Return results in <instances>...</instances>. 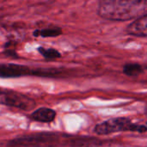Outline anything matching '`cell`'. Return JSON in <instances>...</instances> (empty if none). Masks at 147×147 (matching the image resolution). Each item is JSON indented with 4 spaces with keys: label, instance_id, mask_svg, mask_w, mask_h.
Instances as JSON below:
<instances>
[{
    "label": "cell",
    "instance_id": "cell-1",
    "mask_svg": "<svg viewBox=\"0 0 147 147\" xmlns=\"http://www.w3.org/2000/svg\"><path fill=\"white\" fill-rule=\"evenodd\" d=\"M97 12L111 21L138 19L147 13V0H101Z\"/></svg>",
    "mask_w": 147,
    "mask_h": 147
},
{
    "label": "cell",
    "instance_id": "cell-2",
    "mask_svg": "<svg viewBox=\"0 0 147 147\" xmlns=\"http://www.w3.org/2000/svg\"><path fill=\"white\" fill-rule=\"evenodd\" d=\"M147 127L133 123L127 118H114L99 123L95 127V132L100 135H107L118 132H138L145 133Z\"/></svg>",
    "mask_w": 147,
    "mask_h": 147
},
{
    "label": "cell",
    "instance_id": "cell-3",
    "mask_svg": "<svg viewBox=\"0 0 147 147\" xmlns=\"http://www.w3.org/2000/svg\"><path fill=\"white\" fill-rule=\"evenodd\" d=\"M0 103L22 110H28L34 105V102L32 99L16 92L0 93Z\"/></svg>",
    "mask_w": 147,
    "mask_h": 147
},
{
    "label": "cell",
    "instance_id": "cell-4",
    "mask_svg": "<svg viewBox=\"0 0 147 147\" xmlns=\"http://www.w3.org/2000/svg\"><path fill=\"white\" fill-rule=\"evenodd\" d=\"M28 67L15 64H0V78H19L30 74Z\"/></svg>",
    "mask_w": 147,
    "mask_h": 147
},
{
    "label": "cell",
    "instance_id": "cell-5",
    "mask_svg": "<svg viewBox=\"0 0 147 147\" xmlns=\"http://www.w3.org/2000/svg\"><path fill=\"white\" fill-rule=\"evenodd\" d=\"M127 31L131 35L147 38V13L129 24Z\"/></svg>",
    "mask_w": 147,
    "mask_h": 147
},
{
    "label": "cell",
    "instance_id": "cell-6",
    "mask_svg": "<svg viewBox=\"0 0 147 147\" xmlns=\"http://www.w3.org/2000/svg\"><path fill=\"white\" fill-rule=\"evenodd\" d=\"M56 117V112L49 108L42 107L34 110L31 115L30 118L37 122L41 123H50L54 121Z\"/></svg>",
    "mask_w": 147,
    "mask_h": 147
},
{
    "label": "cell",
    "instance_id": "cell-7",
    "mask_svg": "<svg viewBox=\"0 0 147 147\" xmlns=\"http://www.w3.org/2000/svg\"><path fill=\"white\" fill-rule=\"evenodd\" d=\"M73 147H121L119 145H115L114 143H101L99 141L95 140H78L73 142Z\"/></svg>",
    "mask_w": 147,
    "mask_h": 147
},
{
    "label": "cell",
    "instance_id": "cell-8",
    "mask_svg": "<svg viewBox=\"0 0 147 147\" xmlns=\"http://www.w3.org/2000/svg\"><path fill=\"white\" fill-rule=\"evenodd\" d=\"M62 34V29L59 27H48L34 31V35L41 37H56Z\"/></svg>",
    "mask_w": 147,
    "mask_h": 147
},
{
    "label": "cell",
    "instance_id": "cell-9",
    "mask_svg": "<svg viewBox=\"0 0 147 147\" xmlns=\"http://www.w3.org/2000/svg\"><path fill=\"white\" fill-rule=\"evenodd\" d=\"M37 50L46 59L48 60L56 59L61 57L60 53L54 48H45L43 47H39Z\"/></svg>",
    "mask_w": 147,
    "mask_h": 147
},
{
    "label": "cell",
    "instance_id": "cell-10",
    "mask_svg": "<svg viewBox=\"0 0 147 147\" xmlns=\"http://www.w3.org/2000/svg\"><path fill=\"white\" fill-rule=\"evenodd\" d=\"M123 72L129 77H136L143 72V67L139 64H127L123 67Z\"/></svg>",
    "mask_w": 147,
    "mask_h": 147
},
{
    "label": "cell",
    "instance_id": "cell-11",
    "mask_svg": "<svg viewBox=\"0 0 147 147\" xmlns=\"http://www.w3.org/2000/svg\"><path fill=\"white\" fill-rule=\"evenodd\" d=\"M146 124H147V123H146Z\"/></svg>",
    "mask_w": 147,
    "mask_h": 147
}]
</instances>
